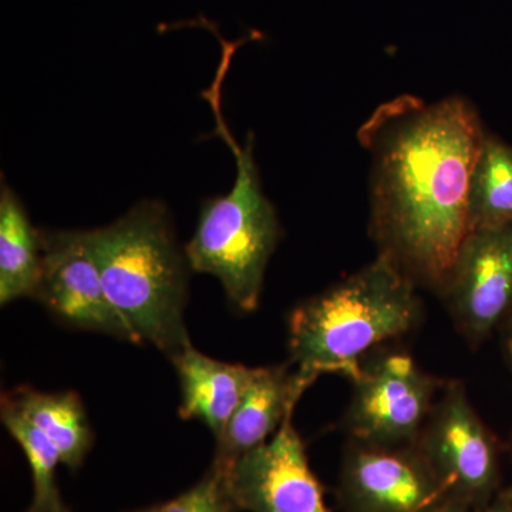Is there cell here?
<instances>
[{
	"label": "cell",
	"mask_w": 512,
	"mask_h": 512,
	"mask_svg": "<svg viewBox=\"0 0 512 512\" xmlns=\"http://www.w3.org/2000/svg\"><path fill=\"white\" fill-rule=\"evenodd\" d=\"M485 134L466 97L427 103L410 94L380 104L357 134L372 157L379 254L440 295L468 232V188Z\"/></svg>",
	"instance_id": "obj_1"
},
{
	"label": "cell",
	"mask_w": 512,
	"mask_h": 512,
	"mask_svg": "<svg viewBox=\"0 0 512 512\" xmlns=\"http://www.w3.org/2000/svg\"><path fill=\"white\" fill-rule=\"evenodd\" d=\"M87 239L107 296L138 342L170 359L191 343L184 316L191 268L163 202H138Z\"/></svg>",
	"instance_id": "obj_2"
},
{
	"label": "cell",
	"mask_w": 512,
	"mask_h": 512,
	"mask_svg": "<svg viewBox=\"0 0 512 512\" xmlns=\"http://www.w3.org/2000/svg\"><path fill=\"white\" fill-rule=\"evenodd\" d=\"M417 286L379 254L356 274L309 298L289 316L291 363L305 375L339 373L355 379L360 357L417 325Z\"/></svg>",
	"instance_id": "obj_3"
},
{
	"label": "cell",
	"mask_w": 512,
	"mask_h": 512,
	"mask_svg": "<svg viewBox=\"0 0 512 512\" xmlns=\"http://www.w3.org/2000/svg\"><path fill=\"white\" fill-rule=\"evenodd\" d=\"M225 70L204 93L214 109L217 134L234 154L237 175L227 195L202 202L197 228L185 247L188 265L198 274L214 276L239 311L258 309L269 259L274 254L281 224L274 205L265 197L254 158V136L242 146L228 130L221 113V83Z\"/></svg>",
	"instance_id": "obj_4"
},
{
	"label": "cell",
	"mask_w": 512,
	"mask_h": 512,
	"mask_svg": "<svg viewBox=\"0 0 512 512\" xmlns=\"http://www.w3.org/2000/svg\"><path fill=\"white\" fill-rule=\"evenodd\" d=\"M345 417L356 443L409 447L419 439L437 402L441 382L406 353H390L360 367Z\"/></svg>",
	"instance_id": "obj_5"
},
{
	"label": "cell",
	"mask_w": 512,
	"mask_h": 512,
	"mask_svg": "<svg viewBox=\"0 0 512 512\" xmlns=\"http://www.w3.org/2000/svg\"><path fill=\"white\" fill-rule=\"evenodd\" d=\"M450 497L484 507L498 484V457L490 431L461 383H450L413 444Z\"/></svg>",
	"instance_id": "obj_6"
},
{
	"label": "cell",
	"mask_w": 512,
	"mask_h": 512,
	"mask_svg": "<svg viewBox=\"0 0 512 512\" xmlns=\"http://www.w3.org/2000/svg\"><path fill=\"white\" fill-rule=\"evenodd\" d=\"M40 244L36 299L72 328L140 343L107 296L87 231H40Z\"/></svg>",
	"instance_id": "obj_7"
},
{
	"label": "cell",
	"mask_w": 512,
	"mask_h": 512,
	"mask_svg": "<svg viewBox=\"0 0 512 512\" xmlns=\"http://www.w3.org/2000/svg\"><path fill=\"white\" fill-rule=\"evenodd\" d=\"M458 328L480 342L512 313V224L468 231L443 292Z\"/></svg>",
	"instance_id": "obj_8"
},
{
	"label": "cell",
	"mask_w": 512,
	"mask_h": 512,
	"mask_svg": "<svg viewBox=\"0 0 512 512\" xmlns=\"http://www.w3.org/2000/svg\"><path fill=\"white\" fill-rule=\"evenodd\" d=\"M292 421L293 413L271 439L227 468L239 511L330 512Z\"/></svg>",
	"instance_id": "obj_9"
},
{
	"label": "cell",
	"mask_w": 512,
	"mask_h": 512,
	"mask_svg": "<svg viewBox=\"0 0 512 512\" xmlns=\"http://www.w3.org/2000/svg\"><path fill=\"white\" fill-rule=\"evenodd\" d=\"M340 497L350 512H426L453 498L416 447L360 443L346 454Z\"/></svg>",
	"instance_id": "obj_10"
},
{
	"label": "cell",
	"mask_w": 512,
	"mask_h": 512,
	"mask_svg": "<svg viewBox=\"0 0 512 512\" xmlns=\"http://www.w3.org/2000/svg\"><path fill=\"white\" fill-rule=\"evenodd\" d=\"M315 380L291 362L259 367L258 375L217 439L212 464L228 468L239 457L265 444L293 413L296 403Z\"/></svg>",
	"instance_id": "obj_11"
},
{
	"label": "cell",
	"mask_w": 512,
	"mask_h": 512,
	"mask_svg": "<svg viewBox=\"0 0 512 512\" xmlns=\"http://www.w3.org/2000/svg\"><path fill=\"white\" fill-rule=\"evenodd\" d=\"M170 360L180 380V416L202 421L218 439L258 375L259 367L212 359L192 343Z\"/></svg>",
	"instance_id": "obj_12"
},
{
	"label": "cell",
	"mask_w": 512,
	"mask_h": 512,
	"mask_svg": "<svg viewBox=\"0 0 512 512\" xmlns=\"http://www.w3.org/2000/svg\"><path fill=\"white\" fill-rule=\"evenodd\" d=\"M52 441L62 463L76 471L93 446V431L82 399L74 392L43 393L18 387L2 397Z\"/></svg>",
	"instance_id": "obj_13"
},
{
	"label": "cell",
	"mask_w": 512,
	"mask_h": 512,
	"mask_svg": "<svg viewBox=\"0 0 512 512\" xmlns=\"http://www.w3.org/2000/svg\"><path fill=\"white\" fill-rule=\"evenodd\" d=\"M42 274L40 231L25 205L3 181L0 188V303L35 298Z\"/></svg>",
	"instance_id": "obj_14"
},
{
	"label": "cell",
	"mask_w": 512,
	"mask_h": 512,
	"mask_svg": "<svg viewBox=\"0 0 512 512\" xmlns=\"http://www.w3.org/2000/svg\"><path fill=\"white\" fill-rule=\"evenodd\" d=\"M512 224V146L485 134L468 188V231Z\"/></svg>",
	"instance_id": "obj_15"
},
{
	"label": "cell",
	"mask_w": 512,
	"mask_h": 512,
	"mask_svg": "<svg viewBox=\"0 0 512 512\" xmlns=\"http://www.w3.org/2000/svg\"><path fill=\"white\" fill-rule=\"evenodd\" d=\"M2 423L25 453L32 471L33 497L28 512H70L57 487L62 456L55 444L8 403L2 402Z\"/></svg>",
	"instance_id": "obj_16"
},
{
	"label": "cell",
	"mask_w": 512,
	"mask_h": 512,
	"mask_svg": "<svg viewBox=\"0 0 512 512\" xmlns=\"http://www.w3.org/2000/svg\"><path fill=\"white\" fill-rule=\"evenodd\" d=\"M151 512H239L229 491L227 468L211 464L194 487Z\"/></svg>",
	"instance_id": "obj_17"
},
{
	"label": "cell",
	"mask_w": 512,
	"mask_h": 512,
	"mask_svg": "<svg viewBox=\"0 0 512 512\" xmlns=\"http://www.w3.org/2000/svg\"><path fill=\"white\" fill-rule=\"evenodd\" d=\"M470 508V505L464 503V501L457 500V498H447V500L441 501L436 507L430 508L426 512H468Z\"/></svg>",
	"instance_id": "obj_18"
},
{
	"label": "cell",
	"mask_w": 512,
	"mask_h": 512,
	"mask_svg": "<svg viewBox=\"0 0 512 512\" xmlns=\"http://www.w3.org/2000/svg\"><path fill=\"white\" fill-rule=\"evenodd\" d=\"M478 512H512V507L510 503L501 495L500 498L493 501V503L484 505V507L480 508Z\"/></svg>",
	"instance_id": "obj_19"
},
{
	"label": "cell",
	"mask_w": 512,
	"mask_h": 512,
	"mask_svg": "<svg viewBox=\"0 0 512 512\" xmlns=\"http://www.w3.org/2000/svg\"><path fill=\"white\" fill-rule=\"evenodd\" d=\"M507 350H508V356H510V360L512 363V333L510 335V338L507 340Z\"/></svg>",
	"instance_id": "obj_20"
},
{
	"label": "cell",
	"mask_w": 512,
	"mask_h": 512,
	"mask_svg": "<svg viewBox=\"0 0 512 512\" xmlns=\"http://www.w3.org/2000/svg\"><path fill=\"white\" fill-rule=\"evenodd\" d=\"M503 497L505 498V500L508 501V503H510L512 507V487L510 488V490L507 491V493L503 494Z\"/></svg>",
	"instance_id": "obj_21"
},
{
	"label": "cell",
	"mask_w": 512,
	"mask_h": 512,
	"mask_svg": "<svg viewBox=\"0 0 512 512\" xmlns=\"http://www.w3.org/2000/svg\"><path fill=\"white\" fill-rule=\"evenodd\" d=\"M137 512H151V508H148V510L137 511Z\"/></svg>",
	"instance_id": "obj_22"
}]
</instances>
